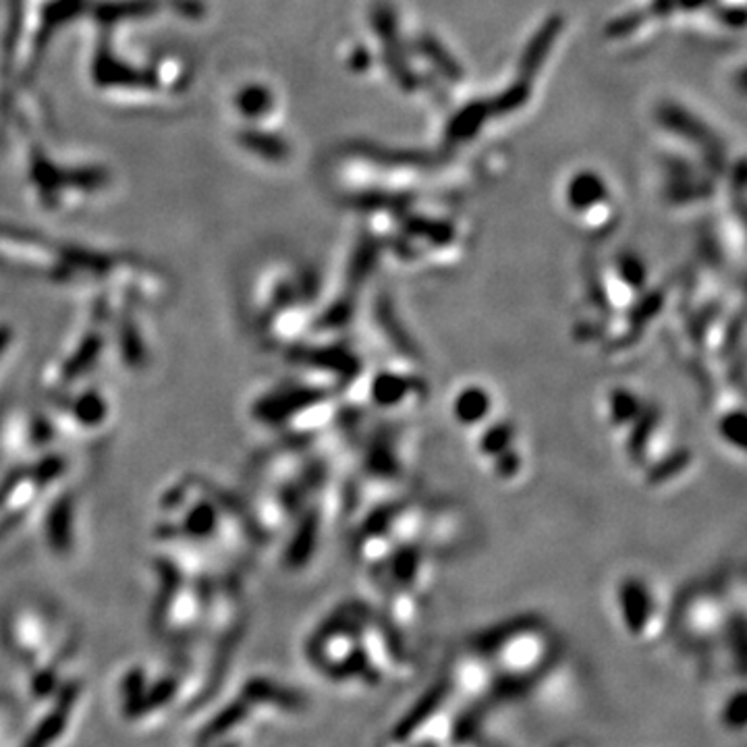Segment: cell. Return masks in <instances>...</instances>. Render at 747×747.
Segmentation results:
<instances>
[{"instance_id": "1", "label": "cell", "mask_w": 747, "mask_h": 747, "mask_svg": "<svg viewBox=\"0 0 747 747\" xmlns=\"http://www.w3.org/2000/svg\"><path fill=\"white\" fill-rule=\"evenodd\" d=\"M602 432L643 488L668 490L696 470V453L663 403L636 384L615 382L596 399Z\"/></svg>"}, {"instance_id": "2", "label": "cell", "mask_w": 747, "mask_h": 747, "mask_svg": "<svg viewBox=\"0 0 747 747\" xmlns=\"http://www.w3.org/2000/svg\"><path fill=\"white\" fill-rule=\"evenodd\" d=\"M472 645L493 668L500 687H525L557 661L559 640L550 625L536 615H515L495 622Z\"/></svg>"}, {"instance_id": "3", "label": "cell", "mask_w": 747, "mask_h": 747, "mask_svg": "<svg viewBox=\"0 0 747 747\" xmlns=\"http://www.w3.org/2000/svg\"><path fill=\"white\" fill-rule=\"evenodd\" d=\"M739 627H744V590L737 594L728 580L693 581L673 598L671 631L691 650H710L731 640Z\"/></svg>"}, {"instance_id": "4", "label": "cell", "mask_w": 747, "mask_h": 747, "mask_svg": "<svg viewBox=\"0 0 747 747\" xmlns=\"http://www.w3.org/2000/svg\"><path fill=\"white\" fill-rule=\"evenodd\" d=\"M610 608L617 627L631 642L654 645L671 633L673 596L663 581L643 569H627L610 585Z\"/></svg>"}, {"instance_id": "5", "label": "cell", "mask_w": 747, "mask_h": 747, "mask_svg": "<svg viewBox=\"0 0 747 747\" xmlns=\"http://www.w3.org/2000/svg\"><path fill=\"white\" fill-rule=\"evenodd\" d=\"M463 440L477 470L505 490L519 488L532 474L530 438L509 410Z\"/></svg>"}, {"instance_id": "6", "label": "cell", "mask_w": 747, "mask_h": 747, "mask_svg": "<svg viewBox=\"0 0 747 747\" xmlns=\"http://www.w3.org/2000/svg\"><path fill=\"white\" fill-rule=\"evenodd\" d=\"M507 410L497 384L479 376L459 380L447 396V417L461 438L474 435Z\"/></svg>"}, {"instance_id": "7", "label": "cell", "mask_w": 747, "mask_h": 747, "mask_svg": "<svg viewBox=\"0 0 747 747\" xmlns=\"http://www.w3.org/2000/svg\"><path fill=\"white\" fill-rule=\"evenodd\" d=\"M370 23H372L374 34L382 46V61L384 67L391 75L394 85L401 92L412 94L415 90L422 87V80L415 73L407 48L401 40V32H399V21H396V11L389 0H376L370 7Z\"/></svg>"}, {"instance_id": "8", "label": "cell", "mask_w": 747, "mask_h": 747, "mask_svg": "<svg viewBox=\"0 0 747 747\" xmlns=\"http://www.w3.org/2000/svg\"><path fill=\"white\" fill-rule=\"evenodd\" d=\"M656 121L663 124L664 129L673 131L677 138H684L689 144L698 145L704 156L706 166L712 173L721 175L725 170V142L691 110H687L681 104L663 103L656 110Z\"/></svg>"}, {"instance_id": "9", "label": "cell", "mask_w": 747, "mask_h": 747, "mask_svg": "<svg viewBox=\"0 0 747 747\" xmlns=\"http://www.w3.org/2000/svg\"><path fill=\"white\" fill-rule=\"evenodd\" d=\"M347 152L364 158L368 163L382 166H410V168H435L444 163L442 152H428V150H407V147H389V145L376 144L368 140H355L347 144Z\"/></svg>"}, {"instance_id": "10", "label": "cell", "mask_w": 747, "mask_h": 747, "mask_svg": "<svg viewBox=\"0 0 747 747\" xmlns=\"http://www.w3.org/2000/svg\"><path fill=\"white\" fill-rule=\"evenodd\" d=\"M565 27V21L560 15L546 17L534 36L527 40L521 59H519L518 80L525 83H534L536 75L542 71L544 62L550 57L555 44L559 40L560 32Z\"/></svg>"}, {"instance_id": "11", "label": "cell", "mask_w": 747, "mask_h": 747, "mask_svg": "<svg viewBox=\"0 0 747 747\" xmlns=\"http://www.w3.org/2000/svg\"><path fill=\"white\" fill-rule=\"evenodd\" d=\"M59 414L75 428L96 430L106 424L110 410L106 396L98 389H83L82 393L62 401Z\"/></svg>"}, {"instance_id": "12", "label": "cell", "mask_w": 747, "mask_h": 747, "mask_svg": "<svg viewBox=\"0 0 747 747\" xmlns=\"http://www.w3.org/2000/svg\"><path fill=\"white\" fill-rule=\"evenodd\" d=\"M490 119L493 115L486 98H476L472 103L463 104L447 121L444 150H455L456 145L472 142Z\"/></svg>"}, {"instance_id": "13", "label": "cell", "mask_w": 747, "mask_h": 747, "mask_svg": "<svg viewBox=\"0 0 747 747\" xmlns=\"http://www.w3.org/2000/svg\"><path fill=\"white\" fill-rule=\"evenodd\" d=\"M73 519H75V511H73L71 495L55 498L48 507V515L42 519V530H44L42 534L48 542L50 550H55L57 555H69L73 548V538H75Z\"/></svg>"}, {"instance_id": "14", "label": "cell", "mask_w": 747, "mask_h": 747, "mask_svg": "<svg viewBox=\"0 0 747 747\" xmlns=\"http://www.w3.org/2000/svg\"><path fill=\"white\" fill-rule=\"evenodd\" d=\"M399 227L401 233L410 239H419L426 241L435 248H447L455 241L456 228L453 223L444 221V218H436V216H426V214H414L412 210H405L401 214H396Z\"/></svg>"}, {"instance_id": "15", "label": "cell", "mask_w": 747, "mask_h": 747, "mask_svg": "<svg viewBox=\"0 0 747 747\" xmlns=\"http://www.w3.org/2000/svg\"><path fill=\"white\" fill-rule=\"evenodd\" d=\"M415 52L428 62L432 64L436 73L451 83H461L463 78H465V69L463 64L456 61L455 55L440 42V38H436L432 32H422L417 34L414 40Z\"/></svg>"}, {"instance_id": "16", "label": "cell", "mask_w": 747, "mask_h": 747, "mask_svg": "<svg viewBox=\"0 0 747 747\" xmlns=\"http://www.w3.org/2000/svg\"><path fill=\"white\" fill-rule=\"evenodd\" d=\"M744 430H746V410L742 405V399L735 401H728L726 405H721L714 414V432L719 435V440L721 444L728 449V451H735L737 455L744 459L746 455V436H744Z\"/></svg>"}, {"instance_id": "17", "label": "cell", "mask_w": 747, "mask_h": 747, "mask_svg": "<svg viewBox=\"0 0 747 747\" xmlns=\"http://www.w3.org/2000/svg\"><path fill=\"white\" fill-rule=\"evenodd\" d=\"M347 206L361 212H389L401 214L414 206V193L410 191H393V189H361L345 198Z\"/></svg>"}, {"instance_id": "18", "label": "cell", "mask_w": 747, "mask_h": 747, "mask_svg": "<svg viewBox=\"0 0 747 747\" xmlns=\"http://www.w3.org/2000/svg\"><path fill=\"white\" fill-rule=\"evenodd\" d=\"M606 198H608V187L601 175L594 170H581L571 177L567 186V204L578 214L601 206Z\"/></svg>"}, {"instance_id": "19", "label": "cell", "mask_w": 747, "mask_h": 747, "mask_svg": "<svg viewBox=\"0 0 747 747\" xmlns=\"http://www.w3.org/2000/svg\"><path fill=\"white\" fill-rule=\"evenodd\" d=\"M532 96V83L521 82L515 80L511 85H507L500 94L486 98L488 106H490V115L495 117H507L511 112H518L519 108H523L525 104L530 103Z\"/></svg>"}, {"instance_id": "20", "label": "cell", "mask_w": 747, "mask_h": 747, "mask_svg": "<svg viewBox=\"0 0 747 747\" xmlns=\"http://www.w3.org/2000/svg\"><path fill=\"white\" fill-rule=\"evenodd\" d=\"M712 193V183L698 179V175L687 177V179H675L668 181L664 195L668 198V202L673 204H689V202H700L710 198Z\"/></svg>"}, {"instance_id": "21", "label": "cell", "mask_w": 747, "mask_h": 747, "mask_svg": "<svg viewBox=\"0 0 747 747\" xmlns=\"http://www.w3.org/2000/svg\"><path fill=\"white\" fill-rule=\"evenodd\" d=\"M645 21V11H629L625 13L621 17H615V20L608 21L606 23V38H613V40H621V38H627L631 36L636 29H640Z\"/></svg>"}, {"instance_id": "22", "label": "cell", "mask_w": 747, "mask_h": 747, "mask_svg": "<svg viewBox=\"0 0 747 747\" xmlns=\"http://www.w3.org/2000/svg\"><path fill=\"white\" fill-rule=\"evenodd\" d=\"M372 52L368 50V46H361V44L355 46L347 57V64L355 73H366L372 67Z\"/></svg>"}, {"instance_id": "23", "label": "cell", "mask_w": 747, "mask_h": 747, "mask_svg": "<svg viewBox=\"0 0 747 747\" xmlns=\"http://www.w3.org/2000/svg\"><path fill=\"white\" fill-rule=\"evenodd\" d=\"M719 20L731 25V27H742L744 21H746V13H744V7H723L719 11Z\"/></svg>"}, {"instance_id": "24", "label": "cell", "mask_w": 747, "mask_h": 747, "mask_svg": "<svg viewBox=\"0 0 747 747\" xmlns=\"http://www.w3.org/2000/svg\"><path fill=\"white\" fill-rule=\"evenodd\" d=\"M675 7H677V0H652V11L659 17H668Z\"/></svg>"}, {"instance_id": "25", "label": "cell", "mask_w": 747, "mask_h": 747, "mask_svg": "<svg viewBox=\"0 0 747 747\" xmlns=\"http://www.w3.org/2000/svg\"><path fill=\"white\" fill-rule=\"evenodd\" d=\"M712 0H677V4L684 9V11H698V9H704L706 4H710Z\"/></svg>"}, {"instance_id": "26", "label": "cell", "mask_w": 747, "mask_h": 747, "mask_svg": "<svg viewBox=\"0 0 747 747\" xmlns=\"http://www.w3.org/2000/svg\"><path fill=\"white\" fill-rule=\"evenodd\" d=\"M9 339H11V331H9L4 324H0V355L4 353V347H7Z\"/></svg>"}]
</instances>
